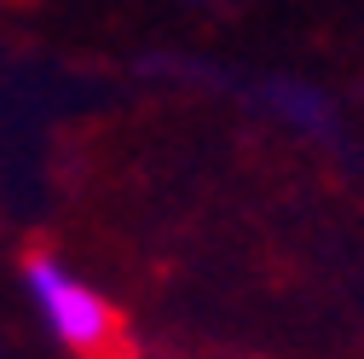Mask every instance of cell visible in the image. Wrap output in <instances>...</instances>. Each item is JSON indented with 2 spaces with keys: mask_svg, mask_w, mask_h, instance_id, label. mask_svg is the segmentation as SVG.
Returning <instances> with one entry per match:
<instances>
[{
  "mask_svg": "<svg viewBox=\"0 0 364 359\" xmlns=\"http://www.w3.org/2000/svg\"><path fill=\"white\" fill-rule=\"evenodd\" d=\"M23 284L41 307V319L53 325V336L75 353H105L116 342V307L93 290V284H81L70 266L58 255H29L23 261Z\"/></svg>",
  "mask_w": 364,
  "mask_h": 359,
  "instance_id": "obj_1",
  "label": "cell"
}]
</instances>
